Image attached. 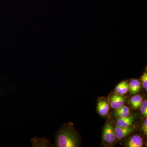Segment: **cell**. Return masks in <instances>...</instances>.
Returning <instances> with one entry per match:
<instances>
[{
	"instance_id": "1",
	"label": "cell",
	"mask_w": 147,
	"mask_h": 147,
	"mask_svg": "<svg viewBox=\"0 0 147 147\" xmlns=\"http://www.w3.org/2000/svg\"><path fill=\"white\" fill-rule=\"evenodd\" d=\"M55 142L57 147H77L79 145L78 133L69 124H65L56 133Z\"/></svg>"
},
{
	"instance_id": "2",
	"label": "cell",
	"mask_w": 147,
	"mask_h": 147,
	"mask_svg": "<svg viewBox=\"0 0 147 147\" xmlns=\"http://www.w3.org/2000/svg\"><path fill=\"white\" fill-rule=\"evenodd\" d=\"M103 140L106 143L112 144L116 139L115 129L110 122L106 123L104 127L103 130Z\"/></svg>"
},
{
	"instance_id": "3",
	"label": "cell",
	"mask_w": 147,
	"mask_h": 147,
	"mask_svg": "<svg viewBox=\"0 0 147 147\" xmlns=\"http://www.w3.org/2000/svg\"><path fill=\"white\" fill-rule=\"evenodd\" d=\"M135 129V127L131 125L127 127H120L117 125L114 128L116 138L118 140H121L132 132Z\"/></svg>"
},
{
	"instance_id": "4",
	"label": "cell",
	"mask_w": 147,
	"mask_h": 147,
	"mask_svg": "<svg viewBox=\"0 0 147 147\" xmlns=\"http://www.w3.org/2000/svg\"><path fill=\"white\" fill-rule=\"evenodd\" d=\"M32 146L34 147H53V145L50 143L48 139L44 137L38 138L34 137L30 140Z\"/></svg>"
},
{
	"instance_id": "5",
	"label": "cell",
	"mask_w": 147,
	"mask_h": 147,
	"mask_svg": "<svg viewBox=\"0 0 147 147\" xmlns=\"http://www.w3.org/2000/svg\"><path fill=\"white\" fill-rule=\"evenodd\" d=\"M125 98L121 95L115 94L112 96L110 101V106L113 109H117L124 105Z\"/></svg>"
},
{
	"instance_id": "6",
	"label": "cell",
	"mask_w": 147,
	"mask_h": 147,
	"mask_svg": "<svg viewBox=\"0 0 147 147\" xmlns=\"http://www.w3.org/2000/svg\"><path fill=\"white\" fill-rule=\"evenodd\" d=\"M134 120V116L129 115L125 117L118 118L116 121L117 126L127 127L131 126Z\"/></svg>"
},
{
	"instance_id": "7",
	"label": "cell",
	"mask_w": 147,
	"mask_h": 147,
	"mask_svg": "<svg viewBox=\"0 0 147 147\" xmlns=\"http://www.w3.org/2000/svg\"><path fill=\"white\" fill-rule=\"evenodd\" d=\"M129 147H141L143 146V139L139 135H135L131 137L127 143Z\"/></svg>"
},
{
	"instance_id": "8",
	"label": "cell",
	"mask_w": 147,
	"mask_h": 147,
	"mask_svg": "<svg viewBox=\"0 0 147 147\" xmlns=\"http://www.w3.org/2000/svg\"><path fill=\"white\" fill-rule=\"evenodd\" d=\"M130 109L127 106L123 105L116 109L114 113V116L117 118L125 117L130 115Z\"/></svg>"
},
{
	"instance_id": "9",
	"label": "cell",
	"mask_w": 147,
	"mask_h": 147,
	"mask_svg": "<svg viewBox=\"0 0 147 147\" xmlns=\"http://www.w3.org/2000/svg\"><path fill=\"white\" fill-rule=\"evenodd\" d=\"M97 110L101 116L106 115L109 112V103L106 100H100L98 104Z\"/></svg>"
},
{
	"instance_id": "10",
	"label": "cell",
	"mask_w": 147,
	"mask_h": 147,
	"mask_svg": "<svg viewBox=\"0 0 147 147\" xmlns=\"http://www.w3.org/2000/svg\"><path fill=\"white\" fill-rule=\"evenodd\" d=\"M129 90V84L126 81L121 82L116 88V91L117 93L121 95L126 94L128 92Z\"/></svg>"
},
{
	"instance_id": "11",
	"label": "cell",
	"mask_w": 147,
	"mask_h": 147,
	"mask_svg": "<svg viewBox=\"0 0 147 147\" xmlns=\"http://www.w3.org/2000/svg\"><path fill=\"white\" fill-rule=\"evenodd\" d=\"M129 88L131 94H135L140 90L141 83L137 79H132L129 85Z\"/></svg>"
},
{
	"instance_id": "12",
	"label": "cell",
	"mask_w": 147,
	"mask_h": 147,
	"mask_svg": "<svg viewBox=\"0 0 147 147\" xmlns=\"http://www.w3.org/2000/svg\"><path fill=\"white\" fill-rule=\"evenodd\" d=\"M142 101V96L139 95H136L131 98L130 102L131 106L134 109H138L140 108Z\"/></svg>"
},
{
	"instance_id": "13",
	"label": "cell",
	"mask_w": 147,
	"mask_h": 147,
	"mask_svg": "<svg viewBox=\"0 0 147 147\" xmlns=\"http://www.w3.org/2000/svg\"><path fill=\"white\" fill-rule=\"evenodd\" d=\"M141 112L142 115L147 117V101L144 100L142 101L141 106Z\"/></svg>"
},
{
	"instance_id": "14",
	"label": "cell",
	"mask_w": 147,
	"mask_h": 147,
	"mask_svg": "<svg viewBox=\"0 0 147 147\" xmlns=\"http://www.w3.org/2000/svg\"><path fill=\"white\" fill-rule=\"evenodd\" d=\"M141 82L143 88L147 90V74L146 72H145L142 75L141 79Z\"/></svg>"
},
{
	"instance_id": "15",
	"label": "cell",
	"mask_w": 147,
	"mask_h": 147,
	"mask_svg": "<svg viewBox=\"0 0 147 147\" xmlns=\"http://www.w3.org/2000/svg\"><path fill=\"white\" fill-rule=\"evenodd\" d=\"M143 131L144 134L146 135L147 134V119L146 118L143 125Z\"/></svg>"
}]
</instances>
